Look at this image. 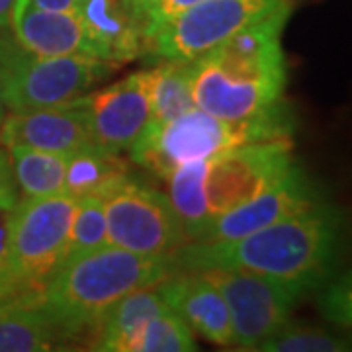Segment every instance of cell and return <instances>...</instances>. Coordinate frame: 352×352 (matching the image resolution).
<instances>
[{"label":"cell","instance_id":"obj_1","mask_svg":"<svg viewBox=\"0 0 352 352\" xmlns=\"http://www.w3.org/2000/svg\"><path fill=\"white\" fill-rule=\"evenodd\" d=\"M339 231V215L317 204L239 239L188 241L173 252V263L184 272L239 268L307 292L329 274Z\"/></svg>","mask_w":352,"mask_h":352},{"label":"cell","instance_id":"obj_2","mask_svg":"<svg viewBox=\"0 0 352 352\" xmlns=\"http://www.w3.org/2000/svg\"><path fill=\"white\" fill-rule=\"evenodd\" d=\"M294 6L237 32L194 61L192 94L204 112L243 122L282 102L286 63L282 32Z\"/></svg>","mask_w":352,"mask_h":352},{"label":"cell","instance_id":"obj_3","mask_svg":"<svg viewBox=\"0 0 352 352\" xmlns=\"http://www.w3.org/2000/svg\"><path fill=\"white\" fill-rule=\"evenodd\" d=\"M173 254H139L113 245L65 258L36 303L65 342L92 333L113 303L175 274Z\"/></svg>","mask_w":352,"mask_h":352},{"label":"cell","instance_id":"obj_4","mask_svg":"<svg viewBox=\"0 0 352 352\" xmlns=\"http://www.w3.org/2000/svg\"><path fill=\"white\" fill-rule=\"evenodd\" d=\"M292 131L294 120L284 102L243 122H227L194 106L166 124L147 127L129 153L133 163L166 178L180 164L208 161L247 143L292 139Z\"/></svg>","mask_w":352,"mask_h":352},{"label":"cell","instance_id":"obj_5","mask_svg":"<svg viewBox=\"0 0 352 352\" xmlns=\"http://www.w3.org/2000/svg\"><path fill=\"white\" fill-rule=\"evenodd\" d=\"M116 67L85 55H38L24 50L10 30H0V94L10 112L50 108L85 96Z\"/></svg>","mask_w":352,"mask_h":352},{"label":"cell","instance_id":"obj_6","mask_svg":"<svg viewBox=\"0 0 352 352\" xmlns=\"http://www.w3.org/2000/svg\"><path fill=\"white\" fill-rule=\"evenodd\" d=\"M71 194L22 198L14 214L2 272L24 302H36L39 292L65 261L71 219Z\"/></svg>","mask_w":352,"mask_h":352},{"label":"cell","instance_id":"obj_7","mask_svg":"<svg viewBox=\"0 0 352 352\" xmlns=\"http://www.w3.org/2000/svg\"><path fill=\"white\" fill-rule=\"evenodd\" d=\"M296 0H201L145 34V53L155 59L196 61L208 51Z\"/></svg>","mask_w":352,"mask_h":352},{"label":"cell","instance_id":"obj_8","mask_svg":"<svg viewBox=\"0 0 352 352\" xmlns=\"http://www.w3.org/2000/svg\"><path fill=\"white\" fill-rule=\"evenodd\" d=\"M223 296L231 317L233 344L241 351L256 346L292 319L305 289L239 268L201 270Z\"/></svg>","mask_w":352,"mask_h":352},{"label":"cell","instance_id":"obj_9","mask_svg":"<svg viewBox=\"0 0 352 352\" xmlns=\"http://www.w3.org/2000/svg\"><path fill=\"white\" fill-rule=\"evenodd\" d=\"M110 245L139 254H173L188 237L168 198L129 178L100 196Z\"/></svg>","mask_w":352,"mask_h":352},{"label":"cell","instance_id":"obj_10","mask_svg":"<svg viewBox=\"0 0 352 352\" xmlns=\"http://www.w3.org/2000/svg\"><path fill=\"white\" fill-rule=\"evenodd\" d=\"M294 164L292 139L247 143L208 159L204 178L208 226L272 186Z\"/></svg>","mask_w":352,"mask_h":352},{"label":"cell","instance_id":"obj_11","mask_svg":"<svg viewBox=\"0 0 352 352\" xmlns=\"http://www.w3.org/2000/svg\"><path fill=\"white\" fill-rule=\"evenodd\" d=\"M92 143L108 151H129L149 126V78L135 71L110 87L85 94Z\"/></svg>","mask_w":352,"mask_h":352},{"label":"cell","instance_id":"obj_12","mask_svg":"<svg viewBox=\"0 0 352 352\" xmlns=\"http://www.w3.org/2000/svg\"><path fill=\"white\" fill-rule=\"evenodd\" d=\"M321 204L314 182L296 163L272 186L237 206L235 210L215 217L196 241H229L251 235L289 215L305 212Z\"/></svg>","mask_w":352,"mask_h":352},{"label":"cell","instance_id":"obj_13","mask_svg":"<svg viewBox=\"0 0 352 352\" xmlns=\"http://www.w3.org/2000/svg\"><path fill=\"white\" fill-rule=\"evenodd\" d=\"M0 145L6 149L22 145L63 155L92 145L85 96L50 108L4 116L0 124Z\"/></svg>","mask_w":352,"mask_h":352},{"label":"cell","instance_id":"obj_14","mask_svg":"<svg viewBox=\"0 0 352 352\" xmlns=\"http://www.w3.org/2000/svg\"><path fill=\"white\" fill-rule=\"evenodd\" d=\"M8 30L24 50L38 55H85L100 59L98 47L88 38L75 12L45 10L34 6L30 0H16Z\"/></svg>","mask_w":352,"mask_h":352},{"label":"cell","instance_id":"obj_15","mask_svg":"<svg viewBox=\"0 0 352 352\" xmlns=\"http://www.w3.org/2000/svg\"><path fill=\"white\" fill-rule=\"evenodd\" d=\"M164 302L184 319V323L201 339L219 346L233 344L229 309L219 289L201 272L176 270L159 284Z\"/></svg>","mask_w":352,"mask_h":352},{"label":"cell","instance_id":"obj_16","mask_svg":"<svg viewBox=\"0 0 352 352\" xmlns=\"http://www.w3.org/2000/svg\"><path fill=\"white\" fill-rule=\"evenodd\" d=\"M75 14L104 61L129 63L145 53L143 25L126 0H76Z\"/></svg>","mask_w":352,"mask_h":352},{"label":"cell","instance_id":"obj_17","mask_svg":"<svg viewBox=\"0 0 352 352\" xmlns=\"http://www.w3.org/2000/svg\"><path fill=\"white\" fill-rule=\"evenodd\" d=\"M164 307H168V303L164 302L159 284L127 294L126 298L113 303L94 325L90 333V349L104 352H131L139 331L153 315L163 311Z\"/></svg>","mask_w":352,"mask_h":352},{"label":"cell","instance_id":"obj_18","mask_svg":"<svg viewBox=\"0 0 352 352\" xmlns=\"http://www.w3.org/2000/svg\"><path fill=\"white\" fill-rule=\"evenodd\" d=\"M63 335L36 302L0 307V352H45L63 346Z\"/></svg>","mask_w":352,"mask_h":352},{"label":"cell","instance_id":"obj_19","mask_svg":"<svg viewBox=\"0 0 352 352\" xmlns=\"http://www.w3.org/2000/svg\"><path fill=\"white\" fill-rule=\"evenodd\" d=\"M129 178L133 176L122 153L108 151L92 143L69 155L65 192L73 198H80L87 194L102 196L104 192Z\"/></svg>","mask_w":352,"mask_h":352},{"label":"cell","instance_id":"obj_20","mask_svg":"<svg viewBox=\"0 0 352 352\" xmlns=\"http://www.w3.org/2000/svg\"><path fill=\"white\" fill-rule=\"evenodd\" d=\"M159 63L147 69L149 78V126H161L192 110V78L194 61H170L157 59ZM147 126V127H149Z\"/></svg>","mask_w":352,"mask_h":352},{"label":"cell","instance_id":"obj_21","mask_svg":"<svg viewBox=\"0 0 352 352\" xmlns=\"http://www.w3.org/2000/svg\"><path fill=\"white\" fill-rule=\"evenodd\" d=\"M6 151L22 198H41L65 192L67 159L71 153L39 151L22 145L8 147Z\"/></svg>","mask_w":352,"mask_h":352},{"label":"cell","instance_id":"obj_22","mask_svg":"<svg viewBox=\"0 0 352 352\" xmlns=\"http://www.w3.org/2000/svg\"><path fill=\"white\" fill-rule=\"evenodd\" d=\"M208 161H192L180 164L170 175L168 182V201L178 215L188 241H196L208 227V208L204 194Z\"/></svg>","mask_w":352,"mask_h":352},{"label":"cell","instance_id":"obj_23","mask_svg":"<svg viewBox=\"0 0 352 352\" xmlns=\"http://www.w3.org/2000/svg\"><path fill=\"white\" fill-rule=\"evenodd\" d=\"M198 351L192 329L170 307L153 315L139 331L131 352H188Z\"/></svg>","mask_w":352,"mask_h":352},{"label":"cell","instance_id":"obj_24","mask_svg":"<svg viewBox=\"0 0 352 352\" xmlns=\"http://www.w3.org/2000/svg\"><path fill=\"white\" fill-rule=\"evenodd\" d=\"M349 349V340L337 333L292 319L256 346L263 352H344Z\"/></svg>","mask_w":352,"mask_h":352},{"label":"cell","instance_id":"obj_25","mask_svg":"<svg viewBox=\"0 0 352 352\" xmlns=\"http://www.w3.org/2000/svg\"><path fill=\"white\" fill-rule=\"evenodd\" d=\"M106 245H110V239H108L102 198L96 194H87V196L76 198L65 258L80 254V252L96 251Z\"/></svg>","mask_w":352,"mask_h":352},{"label":"cell","instance_id":"obj_26","mask_svg":"<svg viewBox=\"0 0 352 352\" xmlns=\"http://www.w3.org/2000/svg\"><path fill=\"white\" fill-rule=\"evenodd\" d=\"M18 201H20V190L14 178L10 157L4 147H0V268L4 264V256L8 249L10 227H12Z\"/></svg>","mask_w":352,"mask_h":352},{"label":"cell","instance_id":"obj_27","mask_svg":"<svg viewBox=\"0 0 352 352\" xmlns=\"http://www.w3.org/2000/svg\"><path fill=\"white\" fill-rule=\"evenodd\" d=\"M351 278H339L335 282H329L327 288L319 296V307L331 323L339 327L351 325Z\"/></svg>","mask_w":352,"mask_h":352},{"label":"cell","instance_id":"obj_28","mask_svg":"<svg viewBox=\"0 0 352 352\" xmlns=\"http://www.w3.org/2000/svg\"><path fill=\"white\" fill-rule=\"evenodd\" d=\"M201 0H159L157 4H155V8L149 14V18H147V24H145V34L153 30L155 25L163 24L166 22L168 18H173L178 12H182V10H186L190 6H194V4H198Z\"/></svg>","mask_w":352,"mask_h":352},{"label":"cell","instance_id":"obj_29","mask_svg":"<svg viewBox=\"0 0 352 352\" xmlns=\"http://www.w3.org/2000/svg\"><path fill=\"white\" fill-rule=\"evenodd\" d=\"M127 4H129V8H131V12L133 16L138 18L141 25H143V34H145V24H147V18H149V14L155 8V4L159 2V0H126Z\"/></svg>","mask_w":352,"mask_h":352},{"label":"cell","instance_id":"obj_30","mask_svg":"<svg viewBox=\"0 0 352 352\" xmlns=\"http://www.w3.org/2000/svg\"><path fill=\"white\" fill-rule=\"evenodd\" d=\"M12 302H24V300L18 296V292L12 286V282L0 270V307L2 305H8V303Z\"/></svg>","mask_w":352,"mask_h":352},{"label":"cell","instance_id":"obj_31","mask_svg":"<svg viewBox=\"0 0 352 352\" xmlns=\"http://www.w3.org/2000/svg\"><path fill=\"white\" fill-rule=\"evenodd\" d=\"M34 6L57 12H75L76 0H30Z\"/></svg>","mask_w":352,"mask_h":352},{"label":"cell","instance_id":"obj_32","mask_svg":"<svg viewBox=\"0 0 352 352\" xmlns=\"http://www.w3.org/2000/svg\"><path fill=\"white\" fill-rule=\"evenodd\" d=\"M14 6H16V0H0V30L10 28Z\"/></svg>","mask_w":352,"mask_h":352},{"label":"cell","instance_id":"obj_33","mask_svg":"<svg viewBox=\"0 0 352 352\" xmlns=\"http://www.w3.org/2000/svg\"><path fill=\"white\" fill-rule=\"evenodd\" d=\"M4 116H6V106H4L2 94H0V124H2V120H4Z\"/></svg>","mask_w":352,"mask_h":352}]
</instances>
